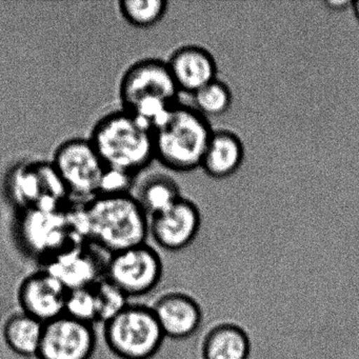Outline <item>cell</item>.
Returning <instances> with one entry per match:
<instances>
[{
    "label": "cell",
    "mask_w": 359,
    "mask_h": 359,
    "mask_svg": "<svg viewBox=\"0 0 359 359\" xmlns=\"http://www.w3.org/2000/svg\"><path fill=\"white\" fill-rule=\"evenodd\" d=\"M83 238L114 254L147 243L150 217L131 193H102L77 212Z\"/></svg>",
    "instance_id": "obj_1"
},
{
    "label": "cell",
    "mask_w": 359,
    "mask_h": 359,
    "mask_svg": "<svg viewBox=\"0 0 359 359\" xmlns=\"http://www.w3.org/2000/svg\"><path fill=\"white\" fill-rule=\"evenodd\" d=\"M89 140L109 171L135 177L155 159L152 128L123 109L98 119Z\"/></svg>",
    "instance_id": "obj_2"
},
{
    "label": "cell",
    "mask_w": 359,
    "mask_h": 359,
    "mask_svg": "<svg viewBox=\"0 0 359 359\" xmlns=\"http://www.w3.org/2000/svg\"><path fill=\"white\" fill-rule=\"evenodd\" d=\"M180 93L167 62L157 58L134 62L119 81L121 109L153 130L177 106Z\"/></svg>",
    "instance_id": "obj_3"
},
{
    "label": "cell",
    "mask_w": 359,
    "mask_h": 359,
    "mask_svg": "<svg viewBox=\"0 0 359 359\" xmlns=\"http://www.w3.org/2000/svg\"><path fill=\"white\" fill-rule=\"evenodd\" d=\"M213 132L209 119L193 107L178 104L153 130L155 159L171 171L196 170Z\"/></svg>",
    "instance_id": "obj_4"
},
{
    "label": "cell",
    "mask_w": 359,
    "mask_h": 359,
    "mask_svg": "<svg viewBox=\"0 0 359 359\" xmlns=\"http://www.w3.org/2000/svg\"><path fill=\"white\" fill-rule=\"evenodd\" d=\"M104 339L119 359H151L165 336L151 306L129 304L104 323Z\"/></svg>",
    "instance_id": "obj_5"
},
{
    "label": "cell",
    "mask_w": 359,
    "mask_h": 359,
    "mask_svg": "<svg viewBox=\"0 0 359 359\" xmlns=\"http://www.w3.org/2000/svg\"><path fill=\"white\" fill-rule=\"evenodd\" d=\"M69 194L88 201L102 194L108 169L89 138L65 140L51 161Z\"/></svg>",
    "instance_id": "obj_6"
},
{
    "label": "cell",
    "mask_w": 359,
    "mask_h": 359,
    "mask_svg": "<svg viewBox=\"0 0 359 359\" xmlns=\"http://www.w3.org/2000/svg\"><path fill=\"white\" fill-rule=\"evenodd\" d=\"M163 275V259L148 243L111 254L104 266V277L129 299L151 293Z\"/></svg>",
    "instance_id": "obj_7"
},
{
    "label": "cell",
    "mask_w": 359,
    "mask_h": 359,
    "mask_svg": "<svg viewBox=\"0 0 359 359\" xmlns=\"http://www.w3.org/2000/svg\"><path fill=\"white\" fill-rule=\"evenodd\" d=\"M10 195L22 211L60 210L70 196L51 163H36L16 168L10 177Z\"/></svg>",
    "instance_id": "obj_8"
},
{
    "label": "cell",
    "mask_w": 359,
    "mask_h": 359,
    "mask_svg": "<svg viewBox=\"0 0 359 359\" xmlns=\"http://www.w3.org/2000/svg\"><path fill=\"white\" fill-rule=\"evenodd\" d=\"M97 346L93 325L64 314L45 323L37 359H91Z\"/></svg>",
    "instance_id": "obj_9"
},
{
    "label": "cell",
    "mask_w": 359,
    "mask_h": 359,
    "mask_svg": "<svg viewBox=\"0 0 359 359\" xmlns=\"http://www.w3.org/2000/svg\"><path fill=\"white\" fill-rule=\"evenodd\" d=\"M201 214L189 199L182 198L161 213L150 217V235L153 241L167 251L188 248L198 235Z\"/></svg>",
    "instance_id": "obj_10"
},
{
    "label": "cell",
    "mask_w": 359,
    "mask_h": 359,
    "mask_svg": "<svg viewBox=\"0 0 359 359\" xmlns=\"http://www.w3.org/2000/svg\"><path fill=\"white\" fill-rule=\"evenodd\" d=\"M69 290L47 269L25 277L18 289L20 311L43 323L65 314Z\"/></svg>",
    "instance_id": "obj_11"
},
{
    "label": "cell",
    "mask_w": 359,
    "mask_h": 359,
    "mask_svg": "<svg viewBox=\"0 0 359 359\" xmlns=\"http://www.w3.org/2000/svg\"><path fill=\"white\" fill-rule=\"evenodd\" d=\"M165 338L184 340L194 335L203 323L201 304L190 294L170 291L151 306Z\"/></svg>",
    "instance_id": "obj_12"
},
{
    "label": "cell",
    "mask_w": 359,
    "mask_h": 359,
    "mask_svg": "<svg viewBox=\"0 0 359 359\" xmlns=\"http://www.w3.org/2000/svg\"><path fill=\"white\" fill-rule=\"evenodd\" d=\"M104 266L89 248L79 243L54 256L45 269L71 291L91 287L104 278Z\"/></svg>",
    "instance_id": "obj_13"
},
{
    "label": "cell",
    "mask_w": 359,
    "mask_h": 359,
    "mask_svg": "<svg viewBox=\"0 0 359 359\" xmlns=\"http://www.w3.org/2000/svg\"><path fill=\"white\" fill-rule=\"evenodd\" d=\"M180 93L195 92L217 79L214 56L201 46H184L176 50L167 62Z\"/></svg>",
    "instance_id": "obj_14"
},
{
    "label": "cell",
    "mask_w": 359,
    "mask_h": 359,
    "mask_svg": "<svg viewBox=\"0 0 359 359\" xmlns=\"http://www.w3.org/2000/svg\"><path fill=\"white\" fill-rule=\"evenodd\" d=\"M245 158V146L241 137L228 130L214 131L205 149L201 169L215 180L233 175Z\"/></svg>",
    "instance_id": "obj_15"
},
{
    "label": "cell",
    "mask_w": 359,
    "mask_h": 359,
    "mask_svg": "<svg viewBox=\"0 0 359 359\" xmlns=\"http://www.w3.org/2000/svg\"><path fill=\"white\" fill-rule=\"evenodd\" d=\"M252 344L248 332L234 323H220L205 333L201 342L203 359H249Z\"/></svg>",
    "instance_id": "obj_16"
},
{
    "label": "cell",
    "mask_w": 359,
    "mask_h": 359,
    "mask_svg": "<svg viewBox=\"0 0 359 359\" xmlns=\"http://www.w3.org/2000/svg\"><path fill=\"white\" fill-rule=\"evenodd\" d=\"M45 323L20 311L10 315L3 325L6 346L18 356L36 357L43 338Z\"/></svg>",
    "instance_id": "obj_17"
},
{
    "label": "cell",
    "mask_w": 359,
    "mask_h": 359,
    "mask_svg": "<svg viewBox=\"0 0 359 359\" xmlns=\"http://www.w3.org/2000/svg\"><path fill=\"white\" fill-rule=\"evenodd\" d=\"M134 196L149 217L165 211L182 197L177 182L163 173L149 176L138 189V195Z\"/></svg>",
    "instance_id": "obj_18"
},
{
    "label": "cell",
    "mask_w": 359,
    "mask_h": 359,
    "mask_svg": "<svg viewBox=\"0 0 359 359\" xmlns=\"http://www.w3.org/2000/svg\"><path fill=\"white\" fill-rule=\"evenodd\" d=\"M192 97L193 108L208 119L222 116L232 104L230 88L218 79L195 92Z\"/></svg>",
    "instance_id": "obj_19"
},
{
    "label": "cell",
    "mask_w": 359,
    "mask_h": 359,
    "mask_svg": "<svg viewBox=\"0 0 359 359\" xmlns=\"http://www.w3.org/2000/svg\"><path fill=\"white\" fill-rule=\"evenodd\" d=\"M168 5L165 0H121L118 10L128 24L135 28L147 29L163 20Z\"/></svg>",
    "instance_id": "obj_20"
},
{
    "label": "cell",
    "mask_w": 359,
    "mask_h": 359,
    "mask_svg": "<svg viewBox=\"0 0 359 359\" xmlns=\"http://www.w3.org/2000/svg\"><path fill=\"white\" fill-rule=\"evenodd\" d=\"M98 306V320L106 323L130 304L129 298L106 277L93 285Z\"/></svg>",
    "instance_id": "obj_21"
},
{
    "label": "cell",
    "mask_w": 359,
    "mask_h": 359,
    "mask_svg": "<svg viewBox=\"0 0 359 359\" xmlns=\"http://www.w3.org/2000/svg\"><path fill=\"white\" fill-rule=\"evenodd\" d=\"M65 314L90 325L100 323L97 299L93 285L69 291Z\"/></svg>",
    "instance_id": "obj_22"
},
{
    "label": "cell",
    "mask_w": 359,
    "mask_h": 359,
    "mask_svg": "<svg viewBox=\"0 0 359 359\" xmlns=\"http://www.w3.org/2000/svg\"><path fill=\"white\" fill-rule=\"evenodd\" d=\"M346 1H330V3H327V7L331 8V9H340V7H346Z\"/></svg>",
    "instance_id": "obj_23"
},
{
    "label": "cell",
    "mask_w": 359,
    "mask_h": 359,
    "mask_svg": "<svg viewBox=\"0 0 359 359\" xmlns=\"http://www.w3.org/2000/svg\"><path fill=\"white\" fill-rule=\"evenodd\" d=\"M353 9H354L355 15L359 20V0L353 3Z\"/></svg>",
    "instance_id": "obj_24"
}]
</instances>
